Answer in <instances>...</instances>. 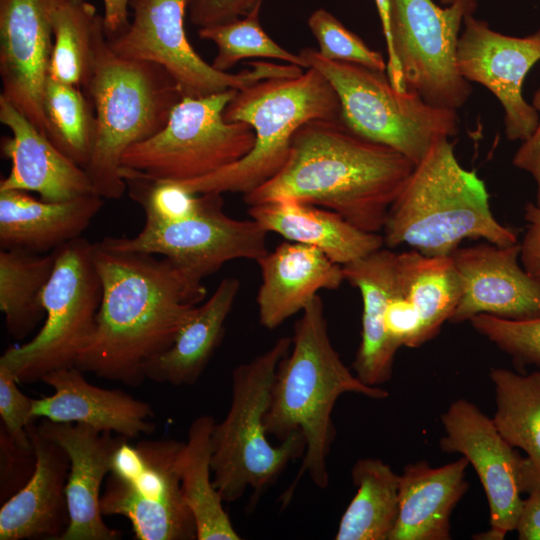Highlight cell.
Returning a JSON list of instances; mask_svg holds the SVG:
<instances>
[{
  "mask_svg": "<svg viewBox=\"0 0 540 540\" xmlns=\"http://www.w3.org/2000/svg\"><path fill=\"white\" fill-rule=\"evenodd\" d=\"M469 461L433 468L426 461L408 464L399 475V513L388 540H449L450 516L468 489Z\"/></svg>",
  "mask_w": 540,
  "mask_h": 540,
  "instance_id": "d4e9b609",
  "label": "cell"
},
{
  "mask_svg": "<svg viewBox=\"0 0 540 540\" xmlns=\"http://www.w3.org/2000/svg\"><path fill=\"white\" fill-rule=\"evenodd\" d=\"M190 0H129L132 22L119 34L107 37L112 50L132 60L163 67L177 83L183 97H204L227 90H241L270 78L303 73L293 64L250 62L238 73L223 72L207 63L192 47L184 17Z\"/></svg>",
  "mask_w": 540,
  "mask_h": 540,
  "instance_id": "4fadbf2b",
  "label": "cell"
},
{
  "mask_svg": "<svg viewBox=\"0 0 540 540\" xmlns=\"http://www.w3.org/2000/svg\"><path fill=\"white\" fill-rule=\"evenodd\" d=\"M308 26L319 45L318 52L322 57L387 71V62L383 55L371 49L327 10H315L308 18Z\"/></svg>",
  "mask_w": 540,
  "mask_h": 540,
  "instance_id": "8d00e7d4",
  "label": "cell"
},
{
  "mask_svg": "<svg viewBox=\"0 0 540 540\" xmlns=\"http://www.w3.org/2000/svg\"><path fill=\"white\" fill-rule=\"evenodd\" d=\"M524 217L528 227L520 243V260L523 268L540 280V204L527 203Z\"/></svg>",
  "mask_w": 540,
  "mask_h": 540,
  "instance_id": "7bdbcfd3",
  "label": "cell"
},
{
  "mask_svg": "<svg viewBox=\"0 0 540 540\" xmlns=\"http://www.w3.org/2000/svg\"><path fill=\"white\" fill-rule=\"evenodd\" d=\"M19 382L14 374L0 365V417L1 427L17 444L25 447L32 445L27 428L32 416L33 399L27 397L18 388Z\"/></svg>",
  "mask_w": 540,
  "mask_h": 540,
  "instance_id": "f35d334b",
  "label": "cell"
},
{
  "mask_svg": "<svg viewBox=\"0 0 540 540\" xmlns=\"http://www.w3.org/2000/svg\"><path fill=\"white\" fill-rule=\"evenodd\" d=\"M104 28L107 37L122 32L128 25L129 0H103Z\"/></svg>",
  "mask_w": 540,
  "mask_h": 540,
  "instance_id": "f6af8a7d",
  "label": "cell"
},
{
  "mask_svg": "<svg viewBox=\"0 0 540 540\" xmlns=\"http://www.w3.org/2000/svg\"><path fill=\"white\" fill-rule=\"evenodd\" d=\"M527 493L515 530L520 540H540V490L532 489Z\"/></svg>",
  "mask_w": 540,
  "mask_h": 540,
  "instance_id": "ee69618b",
  "label": "cell"
},
{
  "mask_svg": "<svg viewBox=\"0 0 540 540\" xmlns=\"http://www.w3.org/2000/svg\"><path fill=\"white\" fill-rule=\"evenodd\" d=\"M27 431L36 457L35 469L25 485L1 506L0 540H59L69 524L65 487L70 460L33 422Z\"/></svg>",
  "mask_w": 540,
  "mask_h": 540,
  "instance_id": "7402d4cb",
  "label": "cell"
},
{
  "mask_svg": "<svg viewBox=\"0 0 540 540\" xmlns=\"http://www.w3.org/2000/svg\"><path fill=\"white\" fill-rule=\"evenodd\" d=\"M103 203L96 194L49 202L24 191L0 190V248L52 252L80 238Z\"/></svg>",
  "mask_w": 540,
  "mask_h": 540,
  "instance_id": "cb8c5ba5",
  "label": "cell"
},
{
  "mask_svg": "<svg viewBox=\"0 0 540 540\" xmlns=\"http://www.w3.org/2000/svg\"><path fill=\"white\" fill-rule=\"evenodd\" d=\"M0 121L11 131V136L1 138V152L11 161V170L1 179L0 190L36 192L49 202L95 194L86 170L1 95Z\"/></svg>",
  "mask_w": 540,
  "mask_h": 540,
  "instance_id": "ffe728a7",
  "label": "cell"
},
{
  "mask_svg": "<svg viewBox=\"0 0 540 540\" xmlns=\"http://www.w3.org/2000/svg\"><path fill=\"white\" fill-rule=\"evenodd\" d=\"M237 91L183 97L158 133L126 150L121 167L149 179L182 182L238 161L252 149L255 134L248 124L223 117Z\"/></svg>",
  "mask_w": 540,
  "mask_h": 540,
  "instance_id": "8fae6325",
  "label": "cell"
},
{
  "mask_svg": "<svg viewBox=\"0 0 540 540\" xmlns=\"http://www.w3.org/2000/svg\"><path fill=\"white\" fill-rule=\"evenodd\" d=\"M239 291L238 278H224L197 307L173 344L146 366V379L173 386L195 384L222 341L226 319Z\"/></svg>",
  "mask_w": 540,
  "mask_h": 540,
  "instance_id": "83f0119b",
  "label": "cell"
},
{
  "mask_svg": "<svg viewBox=\"0 0 540 540\" xmlns=\"http://www.w3.org/2000/svg\"><path fill=\"white\" fill-rule=\"evenodd\" d=\"M201 210L168 223L145 221L133 237H105V245L170 259L203 280L236 259L257 262L267 252V231L252 218L239 220L223 211L222 194L204 193Z\"/></svg>",
  "mask_w": 540,
  "mask_h": 540,
  "instance_id": "5bb4252c",
  "label": "cell"
},
{
  "mask_svg": "<svg viewBox=\"0 0 540 540\" xmlns=\"http://www.w3.org/2000/svg\"><path fill=\"white\" fill-rule=\"evenodd\" d=\"M376 7L379 13V17L382 24L383 34L385 37L386 45L390 40V28H389V0H375Z\"/></svg>",
  "mask_w": 540,
  "mask_h": 540,
  "instance_id": "7dc6e473",
  "label": "cell"
},
{
  "mask_svg": "<svg viewBox=\"0 0 540 540\" xmlns=\"http://www.w3.org/2000/svg\"><path fill=\"white\" fill-rule=\"evenodd\" d=\"M462 282V294L449 321L489 314L510 320L540 317V280L520 267V244L481 243L451 255Z\"/></svg>",
  "mask_w": 540,
  "mask_h": 540,
  "instance_id": "e0dca14e",
  "label": "cell"
},
{
  "mask_svg": "<svg viewBox=\"0 0 540 540\" xmlns=\"http://www.w3.org/2000/svg\"><path fill=\"white\" fill-rule=\"evenodd\" d=\"M47 439L60 445L70 460L65 492L69 524L59 540H117L121 533L103 521L101 485L111 471L112 460L124 439L74 422L43 419L37 425Z\"/></svg>",
  "mask_w": 540,
  "mask_h": 540,
  "instance_id": "d6986e66",
  "label": "cell"
},
{
  "mask_svg": "<svg viewBox=\"0 0 540 540\" xmlns=\"http://www.w3.org/2000/svg\"><path fill=\"white\" fill-rule=\"evenodd\" d=\"M215 422L211 415H201L190 424L179 457L181 487L196 523L197 540H239L213 483L211 434Z\"/></svg>",
  "mask_w": 540,
  "mask_h": 540,
  "instance_id": "f1b7e54d",
  "label": "cell"
},
{
  "mask_svg": "<svg viewBox=\"0 0 540 540\" xmlns=\"http://www.w3.org/2000/svg\"><path fill=\"white\" fill-rule=\"evenodd\" d=\"M298 54L333 87L341 121L350 130L393 148L414 165L438 141L458 133L457 110L434 106L416 92L397 90L385 72L328 60L309 47Z\"/></svg>",
  "mask_w": 540,
  "mask_h": 540,
  "instance_id": "ba28073f",
  "label": "cell"
},
{
  "mask_svg": "<svg viewBox=\"0 0 540 540\" xmlns=\"http://www.w3.org/2000/svg\"><path fill=\"white\" fill-rule=\"evenodd\" d=\"M223 117L251 126L254 145L244 157L214 173L178 182L193 193L245 195L255 190L283 168L301 126L312 120H341V106L324 76L307 68L298 76L265 79L238 90Z\"/></svg>",
  "mask_w": 540,
  "mask_h": 540,
  "instance_id": "8992f818",
  "label": "cell"
},
{
  "mask_svg": "<svg viewBox=\"0 0 540 540\" xmlns=\"http://www.w3.org/2000/svg\"><path fill=\"white\" fill-rule=\"evenodd\" d=\"M259 10L250 11L242 19L199 28V38L211 41L217 47L213 67L227 72L243 59L260 57L307 68L299 54L284 49L264 31L259 22Z\"/></svg>",
  "mask_w": 540,
  "mask_h": 540,
  "instance_id": "d590c367",
  "label": "cell"
},
{
  "mask_svg": "<svg viewBox=\"0 0 540 540\" xmlns=\"http://www.w3.org/2000/svg\"><path fill=\"white\" fill-rule=\"evenodd\" d=\"M262 1H263V0H260V3H261V4H262Z\"/></svg>",
  "mask_w": 540,
  "mask_h": 540,
  "instance_id": "681fc988",
  "label": "cell"
},
{
  "mask_svg": "<svg viewBox=\"0 0 540 540\" xmlns=\"http://www.w3.org/2000/svg\"><path fill=\"white\" fill-rule=\"evenodd\" d=\"M260 0H190L189 19L199 28L233 21L260 9Z\"/></svg>",
  "mask_w": 540,
  "mask_h": 540,
  "instance_id": "60d3db41",
  "label": "cell"
},
{
  "mask_svg": "<svg viewBox=\"0 0 540 540\" xmlns=\"http://www.w3.org/2000/svg\"><path fill=\"white\" fill-rule=\"evenodd\" d=\"M52 48L43 0H0V95L45 135L42 103Z\"/></svg>",
  "mask_w": 540,
  "mask_h": 540,
  "instance_id": "ac0fdd59",
  "label": "cell"
},
{
  "mask_svg": "<svg viewBox=\"0 0 540 540\" xmlns=\"http://www.w3.org/2000/svg\"><path fill=\"white\" fill-rule=\"evenodd\" d=\"M401 273L422 324L423 344L450 320L462 294V282L451 256H427L416 250L398 253Z\"/></svg>",
  "mask_w": 540,
  "mask_h": 540,
  "instance_id": "1f68e13d",
  "label": "cell"
},
{
  "mask_svg": "<svg viewBox=\"0 0 540 540\" xmlns=\"http://www.w3.org/2000/svg\"><path fill=\"white\" fill-rule=\"evenodd\" d=\"M102 284L96 327L74 366L137 387L203 302L202 280L165 257L93 243Z\"/></svg>",
  "mask_w": 540,
  "mask_h": 540,
  "instance_id": "6da1fadb",
  "label": "cell"
},
{
  "mask_svg": "<svg viewBox=\"0 0 540 540\" xmlns=\"http://www.w3.org/2000/svg\"><path fill=\"white\" fill-rule=\"evenodd\" d=\"M445 436L441 450L466 457L484 488L490 510V529L476 537L502 540L515 530L523 499L518 479L520 455L499 433L492 418L466 399L454 401L442 414Z\"/></svg>",
  "mask_w": 540,
  "mask_h": 540,
  "instance_id": "2e32d148",
  "label": "cell"
},
{
  "mask_svg": "<svg viewBox=\"0 0 540 540\" xmlns=\"http://www.w3.org/2000/svg\"><path fill=\"white\" fill-rule=\"evenodd\" d=\"M443 6L451 4L455 0H438Z\"/></svg>",
  "mask_w": 540,
  "mask_h": 540,
  "instance_id": "c3c4849f",
  "label": "cell"
},
{
  "mask_svg": "<svg viewBox=\"0 0 540 540\" xmlns=\"http://www.w3.org/2000/svg\"><path fill=\"white\" fill-rule=\"evenodd\" d=\"M250 217L267 232L288 241L314 246L343 266L380 249L383 236L364 231L338 213L295 199L249 206Z\"/></svg>",
  "mask_w": 540,
  "mask_h": 540,
  "instance_id": "484cf974",
  "label": "cell"
},
{
  "mask_svg": "<svg viewBox=\"0 0 540 540\" xmlns=\"http://www.w3.org/2000/svg\"><path fill=\"white\" fill-rule=\"evenodd\" d=\"M1 498L7 500L32 476L36 457L33 445L21 446L14 442L1 427Z\"/></svg>",
  "mask_w": 540,
  "mask_h": 540,
  "instance_id": "ab89813d",
  "label": "cell"
},
{
  "mask_svg": "<svg viewBox=\"0 0 540 540\" xmlns=\"http://www.w3.org/2000/svg\"><path fill=\"white\" fill-rule=\"evenodd\" d=\"M93 243L80 237L57 248L52 275L42 293L44 324L27 343L8 348L0 365L19 383H32L74 366L94 333L102 299Z\"/></svg>",
  "mask_w": 540,
  "mask_h": 540,
  "instance_id": "30bf717a",
  "label": "cell"
},
{
  "mask_svg": "<svg viewBox=\"0 0 540 540\" xmlns=\"http://www.w3.org/2000/svg\"><path fill=\"white\" fill-rule=\"evenodd\" d=\"M540 61V29L517 37L493 30L474 14L466 16L457 45L460 74L487 88L504 111L505 135L525 141L535 131L539 115L522 94L525 77Z\"/></svg>",
  "mask_w": 540,
  "mask_h": 540,
  "instance_id": "9a60e30c",
  "label": "cell"
},
{
  "mask_svg": "<svg viewBox=\"0 0 540 540\" xmlns=\"http://www.w3.org/2000/svg\"><path fill=\"white\" fill-rule=\"evenodd\" d=\"M93 51L84 92L94 110V138L85 170L96 195L117 200L127 190L120 175L123 154L158 133L183 95L163 67L116 54L103 16L95 27Z\"/></svg>",
  "mask_w": 540,
  "mask_h": 540,
  "instance_id": "277c9868",
  "label": "cell"
},
{
  "mask_svg": "<svg viewBox=\"0 0 540 540\" xmlns=\"http://www.w3.org/2000/svg\"><path fill=\"white\" fill-rule=\"evenodd\" d=\"M54 389L51 396L33 399V418L74 422L128 439L155 430L152 406L120 389L91 384L76 366L58 369L42 380Z\"/></svg>",
  "mask_w": 540,
  "mask_h": 540,
  "instance_id": "44dd1931",
  "label": "cell"
},
{
  "mask_svg": "<svg viewBox=\"0 0 540 540\" xmlns=\"http://www.w3.org/2000/svg\"><path fill=\"white\" fill-rule=\"evenodd\" d=\"M345 393L377 400L388 396L387 390L363 383L343 363L331 344L324 305L317 295L294 325L291 348L278 366L264 419L268 435L282 441L299 431L306 442L301 468L282 495L283 506L305 473L317 487L327 488V457L336 436L331 416Z\"/></svg>",
  "mask_w": 540,
  "mask_h": 540,
  "instance_id": "3957f363",
  "label": "cell"
},
{
  "mask_svg": "<svg viewBox=\"0 0 540 540\" xmlns=\"http://www.w3.org/2000/svg\"><path fill=\"white\" fill-rule=\"evenodd\" d=\"M257 264L259 322L269 330L303 311L319 290L338 289L345 281L342 266L320 249L291 241L267 252Z\"/></svg>",
  "mask_w": 540,
  "mask_h": 540,
  "instance_id": "603a6c76",
  "label": "cell"
},
{
  "mask_svg": "<svg viewBox=\"0 0 540 540\" xmlns=\"http://www.w3.org/2000/svg\"><path fill=\"white\" fill-rule=\"evenodd\" d=\"M473 328L511 356L518 366H540V317L510 320L479 314L470 320Z\"/></svg>",
  "mask_w": 540,
  "mask_h": 540,
  "instance_id": "74e56055",
  "label": "cell"
},
{
  "mask_svg": "<svg viewBox=\"0 0 540 540\" xmlns=\"http://www.w3.org/2000/svg\"><path fill=\"white\" fill-rule=\"evenodd\" d=\"M477 0L446 6L433 0H389L387 75L399 91L418 93L428 103L458 110L472 93L459 72L457 45L466 16Z\"/></svg>",
  "mask_w": 540,
  "mask_h": 540,
  "instance_id": "9c48e42d",
  "label": "cell"
},
{
  "mask_svg": "<svg viewBox=\"0 0 540 540\" xmlns=\"http://www.w3.org/2000/svg\"><path fill=\"white\" fill-rule=\"evenodd\" d=\"M496 412L492 418L502 437L522 449L540 468V369L529 374L492 368Z\"/></svg>",
  "mask_w": 540,
  "mask_h": 540,
  "instance_id": "836d02e7",
  "label": "cell"
},
{
  "mask_svg": "<svg viewBox=\"0 0 540 540\" xmlns=\"http://www.w3.org/2000/svg\"><path fill=\"white\" fill-rule=\"evenodd\" d=\"M43 1L53 36L49 77L84 88L91 73L94 31L100 15L86 0Z\"/></svg>",
  "mask_w": 540,
  "mask_h": 540,
  "instance_id": "d6a6232c",
  "label": "cell"
},
{
  "mask_svg": "<svg viewBox=\"0 0 540 540\" xmlns=\"http://www.w3.org/2000/svg\"><path fill=\"white\" fill-rule=\"evenodd\" d=\"M384 244H402L427 256H451L465 239L498 246L517 243L513 230L493 215L484 182L461 166L453 144H434L414 166L392 203L383 227Z\"/></svg>",
  "mask_w": 540,
  "mask_h": 540,
  "instance_id": "5b68a950",
  "label": "cell"
},
{
  "mask_svg": "<svg viewBox=\"0 0 540 540\" xmlns=\"http://www.w3.org/2000/svg\"><path fill=\"white\" fill-rule=\"evenodd\" d=\"M414 166L398 151L354 133L341 120H312L294 134L283 168L243 198L249 206L295 199L378 233Z\"/></svg>",
  "mask_w": 540,
  "mask_h": 540,
  "instance_id": "7a4b0ae2",
  "label": "cell"
},
{
  "mask_svg": "<svg viewBox=\"0 0 540 540\" xmlns=\"http://www.w3.org/2000/svg\"><path fill=\"white\" fill-rule=\"evenodd\" d=\"M47 136L76 164L86 169L93 146L94 110L80 87L48 78L43 94Z\"/></svg>",
  "mask_w": 540,
  "mask_h": 540,
  "instance_id": "e575fe53",
  "label": "cell"
},
{
  "mask_svg": "<svg viewBox=\"0 0 540 540\" xmlns=\"http://www.w3.org/2000/svg\"><path fill=\"white\" fill-rule=\"evenodd\" d=\"M518 479L521 492L540 490V468L535 467L527 457H519Z\"/></svg>",
  "mask_w": 540,
  "mask_h": 540,
  "instance_id": "bcb514c9",
  "label": "cell"
},
{
  "mask_svg": "<svg viewBox=\"0 0 540 540\" xmlns=\"http://www.w3.org/2000/svg\"><path fill=\"white\" fill-rule=\"evenodd\" d=\"M345 281L362 298L361 341L352 364L355 375L369 386H379L392 375L397 348L384 327L386 302L398 281L397 253L380 248L342 266Z\"/></svg>",
  "mask_w": 540,
  "mask_h": 540,
  "instance_id": "4316f807",
  "label": "cell"
},
{
  "mask_svg": "<svg viewBox=\"0 0 540 540\" xmlns=\"http://www.w3.org/2000/svg\"><path fill=\"white\" fill-rule=\"evenodd\" d=\"M357 493L343 513L336 540H388L399 513V475L383 461L359 459L352 468Z\"/></svg>",
  "mask_w": 540,
  "mask_h": 540,
  "instance_id": "f546056e",
  "label": "cell"
},
{
  "mask_svg": "<svg viewBox=\"0 0 540 540\" xmlns=\"http://www.w3.org/2000/svg\"><path fill=\"white\" fill-rule=\"evenodd\" d=\"M532 106L539 115L538 124L533 134L522 142L514 154L512 164L529 173L536 184V204H540V86L534 92Z\"/></svg>",
  "mask_w": 540,
  "mask_h": 540,
  "instance_id": "b9f144b4",
  "label": "cell"
},
{
  "mask_svg": "<svg viewBox=\"0 0 540 540\" xmlns=\"http://www.w3.org/2000/svg\"><path fill=\"white\" fill-rule=\"evenodd\" d=\"M124 439L100 497L103 515H120L138 540H195L197 528L179 474L184 442Z\"/></svg>",
  "mask_w": 540,
  "mask_h": 540,
  "instance_id": "7c38bea8",
  "label": "cell"
},
{
  "mask_svg": "<svg viewBox=\"0 0 540 540\" xmlns=\"http://www.w3.org/2000/svg\"><path fill=\"white\" fill-rule=\"evenodd\" d=\"M290 348L291 338L281 337L232 371L230 408L211 434L213 483L224 502L240 499L247 489L257 497L304 456L306 442L299 431L274 446L264 423L278 366Z\"/></svg>",
  "mask_w": 540,
  "mask_h": 540,
  "instance_id": "52a82bcc",
  "label": "cell"
},
{
  "mask_svg": "<svg viewBox=\"0 0 540 540\" xmlns=\"http://www.w3.org/2000/svg\"><path fill=\"white\" fill-rule=\"evenodd\" d=\"M55 261V250L44 254L21 249L0 250V310L13 338L24 339L45 318L42 293Z\"/></svg>",
  "mask_w": 540,
  "mask_h": 540,
  "instance_id": "4dcf8cb0",
  "label": "cell"
}]
</instances>
